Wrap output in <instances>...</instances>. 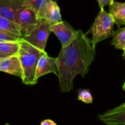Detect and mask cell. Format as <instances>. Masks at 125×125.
Masks as SVG:
<instances>
[{
    "label": "cell",
    "mask_w": 125,
    "mask_h": 125,
    "mask_svg": "<svg viewBox=\"0 0 125 125\" xmlns=\"http://www.w3.org/2000/svg\"><path fill=\"white\" fill-rule=\"evenodd\" d=\"M96 54L91 39L80 29L75 40L68 46L61 48L56 59L59 89L62 92H69L73 90L76 76L80 74L84 78L89 73Z\"/></svg>",
    "instance_id": "cell-1"
},
{
    "label": "cell",
    "mask_w": 125,
    "mask_h": 125,
    "mask_svg": "<svg viewBox=\"0 0 125 125\" xmlns=\"http://www.w3.org/2000/svg\"><path fill=\"white\" fill-rule=\"evenodd\" d=\"M45 52V51L35 48L23 39L20 41L18 57L23 70L21 79L23 84L32 85L37 83L38 80L35 78L37 65L40 57Z\"/></svg>",
    "instance_id": "cell-2"
},
{
    "label": "cell",
    "mask_w": 125,
    "mask_h": 125,
    "mask_svg": "<svg viewBox=\"0 0 125 125\" xmlns=\"http://www.w3.org/2000/svg\"><path fill=\"white\" fill-rule=\"evenodd\" d=\"M114 21L108 12L101 9L95 21L87 33H91L92 45L95 48L96 44L113 35Z\"/></svg>",
    "instance_id": "cell-3"
},
{
    "label": "cell",
    "mask_w": 125,
    "mask_h": 125,
    "mask_svg": "<svg viewBox=\"0 0 125 125\" xmlns=\"http://www.w3.org/2000/svg\"><path fill=\"white\" fill-rule=\"evenodd\" d=\"M44 21L38 17L37 13L29 7H24L18 13L16 24L20 29L21 38L28 36L39 28Z\"/></svg>",
    "instance_id": "cell-4"
},
{
    "label": "cell",
    "mask_w": 125,
    "mask_h": 125,
    "mask_svg": "<svg viewBox=\"0 0 125 125\" xmlns=\"http://www.w3.org/2000/svg\"><path fill=\"white\" fill-rule=\"evenodd\" d=\"M51 24L44 21L38 28L33 31L23 40L41 51H45L48 39L51 34Z\"/></svg>",
    "instance_id": "cell-5"
},
{
    "label": "cell",
    "mask_w": 125,
    "mask_h": 125,
    "mask_svg": "<svg viewBox=\"0 0 125 125\" xmlns=\"http://www.w3.org/2000/svg\"><path fill=\"white\" fill-rule=\"evenodd\" d=\"M50 29L59 39L62 48H65L70 45L78 34V30H75L68 22L65 21L51 25Z\"/></svg>",
    "instance_id": "cell-6"
},
{
    "label": "cell",
    "mask_w": 125,
    "mask_h": 125,
    "mask_svg": "<svg viewBox=\"0 0 125 125\" xmlns=\"http://www.w3.org/2000/svg\"><path fill=\"white\" fill-rule=\"evenodd\" d=\"M24 7L25 0H0V15L15 24L18 13Z\"/></svg>",
    "instance_id": "cell-7"
},
{
    "label": "cell",
    "mask_w": 125,
    "mask_h": 125,
    "mask_svg": "<svg viewBox=\"0 0 125 125\" xmlns=\"http://www.w3.org/2000/svg\"><path fill=\"white\" fill-rule=\"evenodd\" d=\"M38 17L51 25L62 21L60 8L56 1L51 0L45 4L39 12Z\"/></svg>",
    "instance_id": "cell-8"
},
{
    "label": "cell",
    "mask_w": 125,
    "mask_h": 125,
    "mask_svg": "<svg viewBox=\"0 0 125 125\" xmlns=\"http://www.w3.org/2000/svg\"><path fill=\"white\" fill-rule=\"evenodd\" d=\"M57 72L58 67L57 59L50 57L48 54L45 52L40 57L38 61L35 72V78L38 80V79L42 76L51 73L57 76Z\"/></svg>",
    "instance_id": "cell-9"
},
{
    "label": "cell",
    "mask_w": 125,
    "mask_h": 125,
    "mask_svg": "<svg viewBox=\"0 0 125 125\" xmlns=\"http://www.w3.org/2000/svg\"><path fill=\"white\" fill-rule=\"evenodd\" d=\"M98 118L106 125H125V106L122 104L115 108L99 115Z\"/></svg>",
    "instance_id": "cell-10"
},
{
    "label": "cell",
    "mask_w": 125,
    "mask_h": 125,
    "mask_svg": "<svg viewBox=\"0 0 125 125\" xmlns=\"http://www.w3.org/2000/svg\"><path fill=\"white\" fill-rule=\"evenodd\" d=\"M0 72L23 78V70L18 55L0 58Z\"/></svg>",
    "instance_id": "cell-11"
},
{
    "label": "cell",
    "mask_w": 125,
    "mask_h": 125,
    "mask_svg": "<svg viewBox=\"0 0 125 125\" xmlns=\"http://www.w3.org/2000/svg\"><path fill=\"white\" fill-rule=\"evenodd\" d=\"M109 13L118 27L125 25V2L113 1L109 6Z\"/></svg>",
    "instance_id": "cell-12"
},
{
    "label": "cell",
    "mask_w": 125,
    "mask_h": 125,
    "mask_svg": "<svg viewBox=\"0 0 125 125\" xmlns=\"http://www.w3.org/2000/svg\"><path fill=\"white\" fill-rule=\"evenodd\" d=\"M0 31L6 32L14 36L21 37L20 29L18 26L15 23L6 19L1 15H0Z\"/></svg>",
    "instance_id": "cell-13"
},
{
    "label": "cell",
    "mask_w": 125,
    "mask_h": 125,
    "mask_svg": "<svg viewBox=\"0 0 125 125\" xmlns=\"http://www.w3.org/2000/svg\"><path fill=\"white\" fill-rule=\"evenodd\" d=\"M20 46V42H0V53L7 56L18 55Z\"/></svg>",
    "instance_id": "cell-14"
},
{
    "label": "cell",
    "mask_w": 125,
    "mask_h": 125,
    "mask_svg": "<svg viewBox=\"0 0 125 125\" xmlns=\"http://www.w3.org/2000/svg\"><path fill=\"white\" fill-rule=\"evenodd\" d=\"M111 45L117 50H125V26L114 31Z\"/></svg>",
    "instance_id": "cell-15"
},
{
    "label": "cell",
    "mask_w": 125,
    "mask_h": 125,
    "mask_svg": "<svg viewBox=\"0 0 125 125\" xmlns=\"http://www.w3.org/2000/svg\"><path fill=\"white\" fill-rule=\"evenodd\" d=\"M51 0H25L26 7H29L37 13L46 4H47Z\"/></svg>",
    "instance_id": "cell-16"
},
{
    "label": "cell",
    "mask_w": 125,
    "mask_h": 125,
    "mask_svg": "<svg viewBox=\"0 0 125 125\" xmlns=\"http://www.w3.org/2000/svg\"><path fill=\"white\" fill-rule=\"evenodd\" d=\"M78 100L87 104L93 103L92 95L90 90L87 89H80L79 90Z\"/></svg>",
    "instance_id": "cell-17"
},
{
    "label": "cell",
    "mask_w": 125,
    "mask_h": 125,
    "mask_svg": "<svg viewBox=\"0 0 125 125\" xmlns=\"http://www.w3.org/2000/svg\"><path fill=\"white\" fill-rule=\"evenodd\" d=\"M22 38L12 35L6 32L0 31V42H20Z\"/></svg>",
    "instance_id": "cell-18"
},
{
    "label": "cell",
    "mask_w": 125,
    "mask_h": 125,
    "mask_svg": "<svg viewBox=\"0 0 125 125\" xmlns=\"http://www.w3.org/2000/svg\"><path fill=\"white\" fill-rule=\"evenodd\" d=\"M114 0H97L100 7L101 9H104V7L106 6H109L110 4Z\"/></svg>",
    "instance_id": "cell-19"
},
{
    "label": "cell",
    "mask_w": 125,
    "mask_h": 125,
    "mask_svg": "<svg viewBox=\"0 0 125 125\" xmlns=\"http://www.w3.org/2000/svg\"><path fill=\"white\" fill-rule=\"evenodd\" d=\"M40 125H57L54 121L50 119H46L42 121L40 123Z\"/></svg>",
    "instance_id": "cell-20"
},
{
    "label": "cell",
    "mask_w": 125,
    "mask_h": 125,
    "mask_svg": "<svg viewBox=\"0 0 125 125\" xmlns=\"http://www.w3.org/2000/svg\"><path fill=\"white\" fill-rule=\"evenodd\" d=\"M7 56H6V55H4V54H2L0 53V58H2V57H7Z\"/></svg>",
    "instance_id": "cell-21"
},
{
    "label": "cell",
    "mask_w": 125,
    "mask_h": 125,
    "mask_svg": "<svg viewBox=\"0 0 125 125\" xmlns=\"http://www.w3.org/2000/svg\"><path fill=\"white\" fill-rule=\"evenodd\" d=\"M123 89L124 90H125V84H124V85H123Z\"/></svg>",
    "instance_id": "cell-22"
},
{
    "label": "cell",
    "mask_w": 125,
    "mask_h": 125,
    "mask_svg": "<svg viewBox=\"0 0 125 125\" xmlns=\"http://www.w3.org/2000/svg\"><path fill=\"white\" fill-rule=\"evenodd\" d=\"M123 57H125V50L124 51V54H123Z\"/></svg>",
    "instance_id": "cell-23"
},
{
    "label": "cell",
    "mask_w": 125,
    "mask_h": 125,
    "mask_svg": "<svg viewBox=\"0 0 125 125\" xmlns=\"http://www.w3.org/2000/svg\"><path fill=\"white\" fill-rule=\"evenodd\" d=\"M6 125H10L8 124V123H6Z\"/></svg>",
    "instance_id": "cell-24"
},
{
    "label": "cell",
    "mask_w": 125,
    "mask_h": 125,
    "mask_svg": "<svg viewBox=\"0 0 125 125\" xmlns=\"http://www.w3.org/2000/svg\"><path fill=\"white\" fill-rule=\"evenodd\" d=\"M123 104H124V106H125V103H123Z\"/></svg>",
    "instance_id": "cell-25"
}]
</instances>
